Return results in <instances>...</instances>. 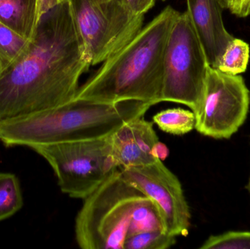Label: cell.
<instances>
[{
  "label": "cell",
  "mask_w": 250,
  "mask_h": 249,
  "mask_svg": "<svg viewBox=\"0 0 250 249\" xmlns=\"http://www.w3.org/2000/svg\"><path fill=\"white\" fill-rule=\"evenodd\" d=\"M92 66L68 0L45 13L21 54L0 71V122L71 102Z\"/></svg>",
  "instance_id": "cell-1"
},
{
  "label": "cell",
  "mask_w": 250,
  "mask_h": 249,
  "mask_svg": "<svg viewBox=\"0 0 250 249\" xmlns=\"http://www.w3.org/2000/svg\"><path fill=\"white\" fill-rule=\"evenodd\" d=\"M179 14L166 7L121 51L104 61L79 87L74 99L105 103L138 100L152 105L162 102L165 53Z\"/></svg>",
  "instance_id": "cell-2"
},
{
  "label": "cell",
  "mask_w": 250,
  "mask_h": 249,
  "mask_svg": "<svg viewBox=\"0 0 250 249\" xmlns=\"http://www.w3.org/2000/svg\"><path fill=\"white\" fill-rule=\"evenodd\" d=\"M151 106L138 100L105 103L73 99L53 109L0 122V141L7 147L32 148L102 138L125 123L144 116Z\"/></svg>",
  "instance_id": "cell-3"
},
{
  "label": "cell",
  "mask_w": 250,
  "mask_h": 249,
  "mask_svg": "<svg viewBox=\"0 0 250 249\" xmlns=\"http://www.w3.org/2000/svg\"><path fill=\"white\" fill-rule=\"evenodd\" d=\"M151 230L166 232L160 212L120 168L83 199L75 222L76 241L83 249H124L129 237Z\"/></svg>",
  "instance_id": "cell-4"
},
{
  "label": "cell",
  "mask_w": 250,
  "mask_h": 249,
  "mask_svg": "<svg viewBox=\"0 0 250 249\" xmlns=\"http://www.w3.org/2000/svg\"><path fill=\"white\" fill-rule=\"evenodd\" d=\"M31 149L51 165L62 192L72 198H86L120 168L113 157L111 135Z\"/></svg>",
  "instance_id": "cell-5"
},
{
  "label": "cell",
  "mask_w": 250,
  "mask_h": 249,
  "mask_svg": "<svg viewBox=\"0 0 250 249\" xmlns=\"http://www.w3.org/2000/svg\"><path fill=\"white\" fill-rule=\"evenodd\" d=\"M209 67L188 11L179 13L170 29L164 58L162 102L196 111Z\"/></svg>",
  "instance_id": "cell-6"
},
{
  "label": "cell",
  "mask_w": 250,
  "mask_h": 249,
  "mask_svg": "<svg viewBox=\"0 0 250 249\" xmlns=\"http://www.w3.org/2000/svg\"><path fill=\"white\" fill-rule=\"evenodd\" d=\"M92 66L121 51L144 28V15L132 13L123 0H68Z\"/></svg>",
  "instance_id": "cell-7"
},
{
  "label": "cell",
  "mask_w": 250,
  "mask_h": 249,
  "mask_svg": "<svg viewBox=\"0 0 250 249\" xmlns=\"http://www.w3.org/2000/svg\"><path fill=\"white\" fill-rule=\"evenodd\" d=\"M250 92L241 76L208 67L202 99L195 115V130L214 139H229L246 121Z\"/></svg>",
  "instance_id": "cell-8"
},
{
  "label": "cell",
  "mask_w": 250,
  "mask_h": 249,
  "mask_svg": "<svg viewBox=\"0 0 250 249\" xmlns=\"http://www.w3.org/2000/svg\"><path fill=\"white\" fill-rule=\"evenodd\" d=\"M123 177L155 205L166 232L175 237L187 236L191 213L182 184L163 161L143 166L120 168Z\"/></svg>",
  "instance_id": "cell-9"
},
{
  "label": "cell",
  "mask_w": 250,
  "mask_h": 249,
  "mask_svg": "<svg viewBox=\"0 0 250 249\" xmlns=\"http://www.w3.org/2000/svg\"><path fill=\"white\" fill-rule=\"evenodd\" d=\"M153 124L139 117L125 123L111 134L113 157L118 168L143 166L158 159L154 148L160 140Z\"/></svg>",
  "instance_id": "cell-10"
},
{
  "label": "cell",
  "mask_w": 250,
  "mask_h": 249,
  "mask_svg": "<svg viewBox=\"0 0 250 249\" xmlns=\"http://www.w3.org/2000/svg\"><path fill=\"white\" fill-rule=\"evenodd\" d=\"M188 11L210 67L217 68L220 57L234 39L225 27L218 0H187Z\"/></svg>",
  "instance_id": "cell-11"
},
{
  "label": "cell",
  "mask_w": 250,
  "mask_h": 249,
  "mask_svg": "<svg viewBox=\"0 0 250 249\" xmlns=\"http://www.w3.org/2000/svg\"><path fill=\"white\" fill-rule=\"evenodd\" d=\"M0 23L30 39L38 23L37 0H0Z\"/></svg>",
  "instance_id": "cell-12"
},
{
  "label": "cell",
  "mask_w": 250,
  "mask_h": 249,
  "mask_svg": "<svg viewBox=\"0 0 250 249\" xmlns=\"http://www.w3.org/2000/svg\"><path fill=\"white\" fill-rule=\"evenodd\" d=\"M153 123L162 131L173 135H184L195 127L193 111L181 108H168L156 114Z\"/></svg>",
  "instance_id": "cell-13"
},
{
  "label": "cell",
  "mask_w": 250,
  "mask_h": 249,
  "mask_svg": "<svg viewBox=\"0 0 250 249\" xmlns=\"http://www.w3.org/2000/svg\"><path fill=\"white\" fill-rule=\"evenodd\" d=\"M23 206L19 178L14 174L0 171V222L11 217Z\"/></svg>",
  "instance_id": "cell-14"
},
{
  "label": "cell",
  "mask_w": 250,
  "mask_h": 249,
  "mask_svg": "<svg viewBox=\"0 0 250 249\" xmlns=\"http://www.w3.org/2000/svg\"><path fill=\"white\" fill-rule=\"evenodd\" d=\"M250 57L249 44L234 38L220 57L217 69L226 74L237 76L246 71Z\"/></svg>",
  "instance_id": "cell-15"
},
{
  "label": "cell",
  "mask_w": 250,
  "mask_h": 249,
  "mask_svg": "<svg viewBox=\"0 0 250 249\" xmlns=\"http://www.w3.org/2000/svg\"><path fill=\"white\" fill-rule=\"evenodd\" d=\"M176 243V237L165 231H145L129 237L124 249H167Z\"/></svg>",
  "instance_id": "cell-16"
},
{
  "label": "cell",
  "mask_w": 250,
  "mask_h": 249,
  "mask_svg": "<svg viewBox=\"0 0 250 249\" xmlns=\"http://www.w3.org/2000/svg\"><path fill=\"white\" fill-rule=\"evenodd\" d=\"M29 40L0 23V64L1 69L13 62L21 54Z\"/></svg>",
  "instance_id": "cell-17"
},
{
  "label": "cell",
  "mask_w": 250,
  "mask_h": 249,
  "mask_svg": "<svg viewBox=\"0 0 250 249\" xmlns=\"http://www.w3.org/2000/svg\"><path fill=\"white\" fill-rule=\"evenodd\" d=\"M201 249H250V231H229L211 235Z\"/></svg>",
  "instance_id": "cell-18"
},
{
  "label": "cell",
  "mask_w": 250,
  "mask_h": 249,
  "mask_svg": "<svg viewBox=\"0 0 250 249\" xmlns=\"http://www.w3.org/2000/svg\"><path fill=\"white\" fill-rule=\"evenodd\" d=\"M126 7L137 15H144L155 4L156 0H123Z\"/></svg>",
  "instance_id": "cell-19"
},
{
  "label": "cell",
  "mask_w": 250,
  "mask_h": 249,
  "mask_svg": "<svg viewBox=\"0 0 250 249\" xmlns=\"http://www.w3.org/2000/svg\"><path fill=\"white\" fill-rule=\"evenodd\" d=\"M229 10L238 17H248L250 16V0H232Z\"/></svg>",
  "instance_id": "cell-20"
},
{
  "label": "cell",
  "mask_w": 250,
  "mask_h": 249,
  "mask_svg": "<svg viewBox=\"0 0 250 249\" xmlns=\"http://www.w3.org/2000/svg\"><path fill=\"white\" fill-rule=\"evenodd\" d=\"M64 1V0H37L38 21L43 15Z\"/></svg>",
  "instance_id": "cell-21"
},
{
  "label": "cell",
  "mask_w": 250,
  "mask_h": 249,
  "mask_svg": "<svg viewBox=\"0 0 250 249\" xmlns=\"http://www.w3.org/2000/svg\"><path fill=\"white\" fill-rule=\"evenodd\" d=\"M168 149L166 145L163 144L161 142L159 141L157 146L154 148V155L157 159H160V160H164L167 155H168Z\"/></svg>",
  "instance_id": "cell-22"
},
{
  "label": "cell",
  "mask_w": 250,
  "mask_h": 249,
  "mask_svg": "<svg viewBox=\"0 0 250 249\" xmlns=\"http://www.w3.org/2000/svg\"><path fill=\"white\" fill-rule=\"evenodd\" d=\"M223 9H230L232 0H218Z\"/></svg>",
  "instance_id": "cell-23"
},
{
  "label": "cell",
  "mask_w": 250,
  "mask_h": 249,
  "mask_svg": "<svg viewBox=\"0 0 250 249\" xmlns=\"http://www.w3.org/2000/svg\"><path fill=\"white\" fill-rule=\"evenodd\" d=\"M248 190H249L250 193V178L249 184H248Z\"/></svg>",
  "instance_id": "cell-24"
},
{
  "label": "cell",
  "mask_w": 250,
  "mask_h": 249,
  "mask_svg": "<svg viewBox=\"0 0 250 249\" xmlns=\"http://www.w3.org/2000/svg\"><path fill=\"white\" fill-rule=\"evenodd\" d=\"M1 64H0V71H1Z\"/></svg>",
  "instance_id": "cell-25"
},
{
  "label": "cell",
  "mask_w": 250,
  "mask_h": 249,
  "mask_svg": "<svg viewBox=\"0 0 250 249\" xmlns=\"http://www.w3.org/2000/svg\"><path fill=\"white\" fill-rule=\"evenodd\" d=\"M162 1H166V0H162Z\"/></svg>",
  "instance_id": "cell-26"
}]
</instances>
